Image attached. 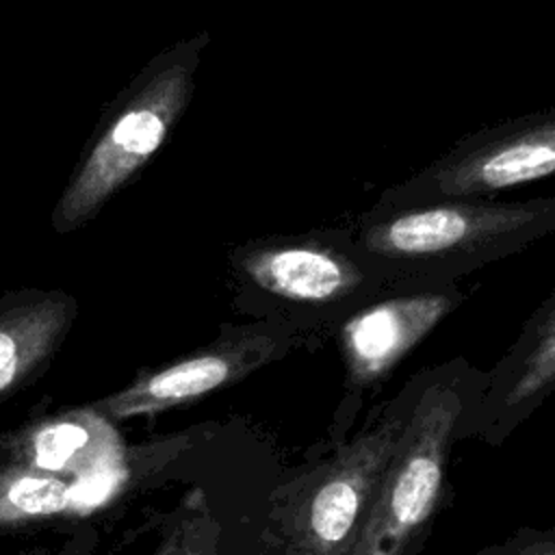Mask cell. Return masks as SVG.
<instances>
[{"instance_id": "7a4b0ae2", "label": "cell", "mask_w": 555, "mask_h": 555, "mask_svg": "<svg viewBox=\"0 0 555 555\" xmlns=\"http://www.w3.org/2000/svg\"><path fill=\"white\" fill-rule=\"evenodd\" d=\"M225 280L234 310L284 325L301 340L321 327L336 330L347 314L386 291L347 225L230 245Z\"/></svg>"}, {"instance_id": "30bf717a", "label": "cell", "mask_w": 555, "mask_h": 555, "mask_svg": "<svg viewBox=\"0 0 555 555\" xmlns=\"http://www.w3.org/2000/svg\"><path fill=\"white\" fill-rule=\"evenodd\" d=\"M76 317V297L61 288L0 295V408L50 369Z\"/></svg>"}, {"instance_id": "8fae6325", "label": "cell", "mask_w": 555, "mask_h": 555, "mask_svg": "<svg viewBox=\"0 0 555 555\" xmlns=\"http://www.w3.org/2000/svg\"><path fill=\"white\" fill-rule=\"evenodd\" d=\"M80 520L74 481L0 460V535Z\"/></svg>"}, {"instance_id": "6da1fadb", "label": "cell", "mask_w": 555, "mask_h": 555, "mask_svg": "<svg viewBox=\"0 0 555 555\" xmlns=\"http://www.w3.org/2000/svg\"><path fill=\"white\" fill-rule=\"evenodd\" d=\"M347 230L386 288H436L551 234L555 197L375 202Z\"/></svg>"}, {"instance_id": "9c48e42d", "label": "cell", "mask_w": 555, "mask_h": 555, "mask_svg": "<svg viewBox=\"0 0 555 555\" xmlns=\"http://www.w3.org/2000/svg\"><path fill=\"white\" fill-rule=\"evenodd\" d=\"M0 460L76 481L130 466V449L115 423L87 403L2 431Z\"/></svg>"}, {"instance_id": "52a82bcc", "label": "cell", "mask_w": 555, "mask_h": 555, "mask_svg": "<svg viewBox=\"0 0 555 555\" xmlns=\"http://www.w3.org/2000/svg\"><path fill=\"white\" fill-rule=\"evenodd\" d=\"M299 343L293 330L278 323H221L208 345L163 366L141 369L124 388L91 405L113 423L178 408L245 379Z\"/></svg>"}, {"instance_id": "8992f818", "label": "cell", "mask_w": 555, "mask_h": 555, "mask_svg": "<svg viewBox=\"0 0 555 555\" xmlns=\"http://www.w3.org/2000/svg\"><path fill=\"white\" fill-rule=\"evenodd\" d=\"M403 423V412L379 416L308 477L280 520L286 555H351Z\"/></svg>"}, {"instance_id": "2e32d148", "label": "cell", "mask_w": 555, "mask_h": 555, "mask_svg": "<svg viewBox=\"0 0 555 555\" xmlns=\"http://www.w3.org/2000/svg\"><path fill=\"white\" fill-rule=\"evenodd\" d=\"M13 555H48V548L46 546H33V548H24V551L13 553Z\"/></svg>"}, {"instance_id": "9a60e30c", "label": "cell", "mask_w": 555, "mask_h": 555, "mask_svg": "<svg viewBox=\"0 0 555 555\" xmlns=\"http://www.w3.org/2000/svg\"><path fill=\"white\" fill-rule=\"evenodd\" d=\"M54 555H98V531L89 522L74 527L69 538Z\"/></svg>"}, {"instance_id": "277c9868", "label": "cell", "mask_w": 555, "mask_h": 555, "mask_svg": "<svg viewBox=\"0 0 555 555\" xmlns=\"http://www.w3.org/2000/svg\"><path fill=\"white\" fill-rule=\"evenodd\" d=\"M462 408V395L449 379L429 382L421 390L373 492L351 555H412L418 548L444 499Z\"/></svg>"}, {"instance_id": "7c38bea8", "label": "cell", "mask_w": 555, "mask_h": 555, "mask_svg": "<svg viewBox=\"0 0 555 555\" xmlns=\"http://www.w3.org/2000/svg\"><path fill=\"white\" fill-rule=\"evenodd\" d=\"M499 373L507 377L503 408L514 410L535 403L555 384V293L527 319L516 345L505 356Z\"/></svg>"}, {"instance_id": "3957f363", "label": "cell", "mask_w": 555, "mask_h": 555, "mask_svg": "<svg viewBox=\"0 0 555 555\" xmlns=\"http://www.w3.org/2000/svg\"><path fill=\"white\" fill-rule=\"evenodd\" d=\"M208 43V30L169 43L106 104L52 210L56 234L93 221L163 150L193 100Z\"/></svg>"}, {"instance_id": "5bb4252c", "label": "cell", "mask_w": 555, "mask_h": 555, "mask_svg": "<svg viewBox=\"0 0 555 555\" xmlns=\"http://www.w3.org/2000/svg\"><path fill=\"white\" fill-rule=\"evenodd\" d=\"M477 555H555L553 531H520L503 544L488 546Z\"/></svg>"}, {"instance_id": "ba28073f", "label": "cell", "mask_w": 555, "mask_h": 555, "mask_svg": "<svg viewBox=\"0 0 555 555\" xmlns=\"http://www.w3.org/2000/svg\"><path fill=\"white\" fill-rule=\"evenodd\" d=\"M466 299L457 284L436 288H386L336 327L345 386L360 395L379 384Z\"/></svg>"}, {"instance_id": "4fadbf2b", "label": "cell", "mask_w": 555, "mask_h": 555, "mask_svg": "<svg viewBox=\"0 0 555 555\" xmlns=\"http://www.w3.org/2000/svg\"><path fill=\"white\" fill-rule=\"evenodd\" d=\"M221 525L206 494L195 488L186 492L169 514L165 531L152 555H219Z\"/></svg>"}, {"instance_id": "5b68a950", "label": "cell", "mask_w": 555, "mask_h": 555, "mask_svg": "<svg viewBox=\"0 0 555 555\" xmlns=\"http://www.w3.org/2000/svg\"><path fill=\"white\" fill-rule=\"evenodd\" d=\"M555 171V108L531 111L455 141L444 154L388 186L377 204L486 199Z\"/></svg>"}]
</instances>
